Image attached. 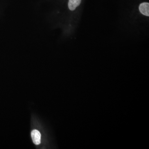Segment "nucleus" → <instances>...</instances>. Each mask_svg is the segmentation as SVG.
I'll use <instances>...</instances> for the list:
<instances>
[{
  "label": "nucleus",
  "instance_id": "nucleus-3",
  "mask_svg": "<svg viewBox=\"0 0 149 149\" xmlns=\"http://www.w3.org/2000/svg\"><path fill=\"white\" fill-rule=\"evenodd\" d=\"M81 0H69L68 6L71 11L75 10L80 4Z\"/></svg>",
  "mask_w": 149,
  "mask_h": 149
},
{
  "label": "nucleus",
  "instance_id": "nucleus-1",
  "mask_svg": "<svg viewBox=\"0 0 149 149\" xmlns=\"http://www.w3.org/2000/svg\"><path fill=\"white\" fill-rule=\"evenodd\" d=\"M31 136L34 144L36 145H38L40 143L41 135L38 130H33L31 132Z\"/></svg>",
  "mask_w": 149,
  "mask_h": 149
},
{
  "label": "nucleus",
  "instance_id": "nucleus-2",
  "mask_svg": "<svg viewBox=\"0 0 149 149\" xmlns=\"http://www.w3.org/2000/svg\"><path fill=\"white\" fill-rule=\"evenodd\" d=\"M139 10L142 14L149 16V3H142L139 6Z\"/></svg>",
  "mask_w": 149,
  "mask_h": 149
}]
</instances>
